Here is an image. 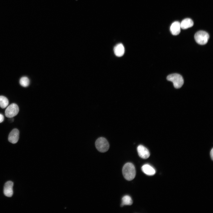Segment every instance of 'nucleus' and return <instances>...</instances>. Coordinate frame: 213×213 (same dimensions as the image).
<instances>
[{
    "instance_id": "f257e3e1",
    "label": "nucleus",
    "mask_w": 213,
    "mask_h": 213,
    "mask_svg": "<svg viewBox=\"0 0 213 213\" xmlns=\"http://www.w3.org/2000/svg\"><path fill=\"white\" fill-rule=\"evenodd\" d=\"M122 172L124 178L127 180H133L136 175L135 169L134 165L131 163H127L123 166Z\"/></svg>"
},
{
    "instance_id": "f03ea898",
    "label": "nucleus",
    "mask_w": 213,
    "mask_h": 213,
    "mask_svg": "<svg viewBox=\"0 0 213 213\" xmlns=\"http://www.w3.org/2000/svg\"><path fill=\"white\" fill-rule=\"evenodd\" d=\"M167 80L172 82L174 87L176 88H180L184 83V80L182 77L180 75L174 73L168 75Z\"/></svg>"
},
{
    "instance_id": "7ed1b4c3",
    "label": "nucleus",
    "mask_w": 213,
    "mask_h": 213,
    "mask_svg": "<svg viewBox=\"0 0 213 213\" xmlns=\"http://www.w3.org/2000/svg\"><path fill=\"white\" fill-rule=\"evenodd\" d=\"M95 146L96 149L101 152L107 151L109 148V144L108 141L105 138H99L95 142Z\"/></svg>"
},
{
    "instance_id": "20e7f679",
    "label": "nucleus",
    "mask_w": 213,
    "mask_h": 213,
    "mask_svg": "<svg viewBox=\"0 0 213 213\" xmlns=\"http://www.w3.org/2000/svg\"><path fill=\"white\" fill-rule=\"evenodd\" d=\"M196 42L200 45H204L207 43L209 38V35L206 32L200 30L197 32L194 36Z\"/></svg>"
},
{
    "instance_id": "39448f33",
    "label": "nucleus",
    "mask_w": 213,
    "mask_h": 213,
    "mask_svg": "<svg viewBox=\"0 0 213 213\" xmlns=\"http://www.w3.org/2000/svg\"><path fill=\"white\" fill-rule=\"evenodd\" d=\"M19 112V108L17 105L14 103L10 105L6 109L5 114L8 118H12L16 116Z\"/></svg>"
},
{
    "instance_id": "423d86ee",
    "label": "nucleus",
    "mask_w": 213,
    "mask_h": 213,
    "mask_svg": "<svg viewBox=\"0 0 213 213\" xmlns=\"http://www.w3.org/2000/svg\"><path fill=\"white\" fill-rule=\"evenodd\" d=\"M13 183L9 181L6 182L4 185V195L8 197H11L13 194Z\"/></svg>"
},
{
    "instance_id": "0eeeda50",
    "label": "nucleus",
    "mask_w": 213,
    "mask_h": 213,
    "mask_svg": "<svg viewBox=\"0 0 213 213\" xmlns=\"http://www.w3.org/2000/svg\"><path fill=\"white\" fill-rule=\"evenodd\" d=\"M137 150L139 156L141 158L146 159L149 157L150 154L149 151L143 146L139 145L137 147Z\"/></svg>"
},
{
    "instance_id": "6e6552de",
    "label": "nucleus",
    "mask_w": 213,
    "mask_h": 213,
    "mask_svg": "<svg viewBox=\"0 0 213 213\" xmlns=\"http://www.w3.org/2000/svg\"><path fill=\"white\" fill-rule=\"evenodd\" d=\"M19 136V130L16 128L12 130L9 133L8 139L9 142L14 144L17 143L18 141Z\"/></svg>"
},
{
    "instance_id": "1a4fd4ad",
    "label": "nucleus",
    "mask_w": 213,
    "mask_h": 213,
    "mask_svg": "<svg viewBox=\"0 0 213 213\" xmlns=\"http://www.w3.org/2000/svg\"><path fill=\"white\" fill-rule=\"evenodd\" d=\"M180 23L178 21L174 22L171 25L170 31L173 35H178L180 32Z\"/></svg>"
},
{
    "instance_id": "9d476101",
    "label": "nucleus",
    "mask_w": 213,
    "mask_h": 213,
    "mask_svg": "<svg viewBox=\"0 0 213 213\" xmlns=\"http://www.w3.org/2000/svg\"><path fill=\"white\" fill-rule=\"evenodd\" d=\"M114 53L117 57L122 56L125 52V48L123 45L121 43L117 44L114 48Z\"/></svg>"
},
{
    "instance_id": "9b49d317",
    "label": "nucleus",
    "mask_w": 213,
    "mask_h": 213,
    "mask_svg": "<svg viewBox=\"0 0 213 213\" xmlns=\"http://www.w3.org/2000/svg\"><path fill=\"white\" fill-rule=\"evenodd\" d=\"M142 171L145 174L149 175H153L156 172L154 168L149 164H145L142 167Z\"/></svg>"
},
{
    "instance_id": "f8f14e48",
    "label": "nucleus",
    "mask_w": 213,
    "mask_h": 213,
    "mask_svg": "<svg viewBox=\"0 0 213 213\" xmlns=\"http://www.w3.org/2000/svg\"><path fill=\"white\" fill-rule=\"evenodd\" d=\"M193 25V22L191 19L187 18L183 20L180 23L181 28L185 29L192 27Z\"/></svg>"
},
{
    "instance_id": "ddd939ff",
    "label": "nucleus",
    "mask_w": 213,
    "mask_h": 213,
    "mask_svg": "<svg viewBox=\"0 0 213 213\" xmlns=\"http://www.w3.org/2000/svg\"><path fill=\"white\" fill-rule=\"evenodd\" d=\"M132 203L133 201L131 197L128 195H125L122 199L121 206H123L125 205H130Z\"/></svg>"
},
{
    "instance_id": "4468645a",
    "label": "nucleus",
    "mask_w": 213,
    "mask_h": 213,
    "mask_svg": "<svg viewBox=\"0 0 213 213\" xmlns=\"http://www.w3.org/2000/svg\"><path fill=\"white\" fill-rule=\"evenodd\" d=\"M9 104V101L8 99L5 97L0 96V106L2 108H6Z\"/></svg>"
},
{
    "instance_id": "2eb2a0df",
    "label": "nucleus",
    "mask_w": 213,
    "mask_h": 213,
    "mask_svg": "<svg viewBox=\"0 0 213 213\" xmlns=\"http://www.w3.org/2000/svg\"><path fill=\"white\" fill-rule=\"evenodd\" d=\"M29 80L26 77H23L21 78L20 80V84L24 87L28 86L29 85Z\"/></svg>"
},
{
    "instance_id": "dca6fc26",
    "label": "nucleus",
    "mask_w": 213,
    "mask_h": 213,
    "mask_svg": "<svg viewBox=\"0 0 213 213\" xmlns=\"http://www.w3.org/2000/svg\"><path fill=\"white\" fill-rule=\"evenodd\" d=\"M4 120V117L3 115L0 114V123L2 122Z\"/></svg>"
},
{
    "instance_id": "f3484780",
    "label": "nucleus",
    "mask_w": 213,
    "mask_h": 213,
    "mask_svg": "<svg viewBox=\"0 0 213 213\" xmlns=\"http://www.w3.org/2000/svg\"><path fill=\"white\" fill-rule=\"evenodd\" d=\"M210 156L212 160H213V149L212 148L210 152Z\"/></svg>"
}]
</instances>
